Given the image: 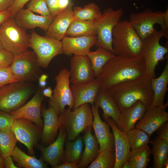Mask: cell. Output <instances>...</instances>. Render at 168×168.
<instances>
[{
	"label": "cell",
	"instance_id": "cell-1",
	"mask_svg": "<svg viewBox=\"0 0 168 168\" xmlns=\"http://www.w3.org/2000/svg\"><path fill=\"white\" fill-rule=\"evenodd\" d=\"M146 71L145 62L141 55H116L105 64L96 78L100 88L108 89L119 83L141 77Z\"/></svg>",
	"mask_w": 168,
	"mask_h": 168
},
{
	"label": "cell",
	"instance_id": "cell-2",
	"mask_svg": "<svg viewBox=\"0 0 168 168\" xmlns=\"http://www.w3.org/2000/svg\"><path fill=\"white\" fill-rule=\"evenodd\" d=\"M151 78L145 73L141 77L119 83L108 89L116 101L120 111L138 101H141L147 109L150 107L153 99Z\"/></svg>",
	"mask_w": 168,
	"mask_h": 168
},
{
	"label": "cell",
	"instance_id": "cell-3",
	"mask_svg": "<svg viewBox=\"0 0 168 168\" xmlns=\"http://www.w3.org/2000/svg\"><path fill=\"white\" fill-rule=\"evenodd\" d=\"M112 44L117 56L141 55L142 40L128 21H120L113 29Z\"/></svg>",
	"mask_w": 168,
	"mask_h": 168
},
{
	"label": "cell",
	"instance_id": "cell-4",
	"mask_svg": "<svg viewBox=\"0 0 168 168\" xmlns=\"http://www.w3.org/2000/svg\"><path fill=\"white\" fill-rule=\"evenodd\" d=\"M65 109L59 116L60 122L65 128L67 138L74 139L80 134L91 127L93 116L89 103L83 104L73 110Z\"/></svg>",
	"mask_w": 168,
	"mask_h": 168
},
{
	"label": "cell",
	"instance_id": "cell-5",
	"mask_svg": "<svg viewBox=\"0 0 168 168\" xmlns=\"http://www.w3.org/2000/svg\"><path fill=\"white\" fill-rule=\"evenodd\" d=\"M29 40V35L17 25L14 18L10 17L0 26V42L3 49L13 55L28 50Z\"/></svg>",
	"mask_w": 168,
	"mask_h": 168
},
{
	"label": "cell",
	"instance_id": "cell-6",
	"mask_svg": "<svg viewBox=\"0 0 168 168\" xmlns=\"http://www.w3.org/2000/svg\"><path fill=\"white\" fill-rule=\"evenodd\" d=\"M166 37L165 33L161 30H156L142 40L141 55L146 64V74L150 78L156 77L155 70L159 62L164 60L165 55L168 52L166 47L161 45L160 41Z\"/></svg>",
	"mask_w": 168,
	"mask_h": 168
},
{
	"label": "cell",
	"instance_id": "cell-7",
	"mask_svg": "<svg viewBox=\"0 0 168 168\" xmlns=\"http://www.w3.org/2000/svg\"><path fill=\"white\" fill-rule=\"evenodd\" d=\"M124 10L112 7L105 9L100 16L94 21L96 30V45L114 53L113 48L112 32L114 28L122 17Z\"/></svg>",
	"mask_w": 168,
	"mask_h": 168
},
{
	"label": "cell",
	"instance_id": "cell-8",
	"mask_svg": "<svg viewBox=\"0 0 168 168\" xmlns=\"http://www.w3.org/2000/svg\"><path fill=\"white\" fill-rule=\"evenodd\" d=\"M29 46L35 53L38 65L46 68L52 60L62 54L61 41L46 36H41L34 31L29 35Z\"/></svg>",
	"mask_w": 168,
	"mask_h": 168
},
{
	"label": "cell",
	"instance_id": "cell-9",
	"mask_svg": "<svg viewBox=\"0 0 168 168\" xmlns=\"http://www.w3.org/2000/svg\"><path fill=\"white\" fill-rule=\"evenodd\" d=\"M70 78L69 71L65 68L62 69L55 78L56 85L49 104L58 116L64 111L66 106L71 110L74 107V99L70 86Z\"/></svg>",
	"mask_w": 168,
	"mask_h": 168
},
{
	"label": "cell",
	"instance_id": "cell-10",
	"mask_svg": "<svg viewBox=\"0 0 168 168\" xmlns=\"http://www.w3.org/2000/svg\"><path fill=\"white\" fill-rule=\"evenodd\" d=\"M128 21L142 40L156 30L154 28L156 24L160 25L161 30L164 32L168 38L164 20V12L162 11H153L150 8H147L141 12L131 14Z\"/></svg>",
	"mask_w": 168,
	"mask_h": 168
},
{
	"label": "cell",
	"instance_id": "cell-11",
	"mask_svg": "<svg viewBox=\"0 0 168 168\" xmlns=\"http://www.w3.org/2000/svg\"><path fill=\"white\" fill-rule=\"evenodd\" d=\"M9 67L18 82L33 81L39 77L40 66L34 51L27 50L21 54L14 55Z\"/></svg>",
	"mask_w": 168,
	"mask_h": 168
},
{
	"label": "cell",
	"instance_id": "cell-12",
	"mask_svg": "<svg viewBox=\"0 0 168 168\" xmlns=\"http://www.w3.org/2000/svg\"><path fill=\"white\" fill-rule=\"evenodd\" d=\"M11 129L17 140L27 148L28 152L34 156V147L41 138L42 129L33 122L24 118L15 119Z\"/></svg>",
	"mask_w": 168,
	"mask_h": 168
},
{
	"label": "cell",
	"instance_id": "cell-13",
	"mask_svg": "<svg viewBox=\"0 0 168 168\" xmlns=\"http://www.w3.org/2000/svg\"><path fill=\"white\" fill-rule=\"evenodd\" d=\"M70 82L72 85L89 83L95 79L90 60L86 55L75 56L70 60Z\"/></svg>",
	"mask_w": 168,
	"mask_h": 168
},
{
	"label": "cell",
	"instance_id": "cell-14",
	"mask_svg": "<svg viewBox=\"0 0 168 168\" xmlns=\"http://www.w3.org/2000/svg\"><path fill=\"white\" fill-rule=\"evenodd\" d=\"M43 100L42 92L38 90L26 104L9 113L15 119L24 118L29 120L43 129V123L41 118V112Z\"/></svg>",
	"mask_w": 168,
	"mask_h": 168
},
{
	"label": "cell",
	"instance_id": "cell-15",
	"mask_svg": "<svg viewBox=\"0 0 168 168\" xmlns=\"http://www.w3.org/2000/svg\"><path fill=\"white\" fill-rule=\"evenodd\" d=\"M91 108L93 116L91 126L99 145V152L106 149H115L114 136L110 131V125L107 121L101 120L96 105H92Z\"/></svg>",
	"mask_w": 168,
	"mask_h": 168
},
{
	"label": "cell",
	"instance_id": "cell-16",
	"mask_svg": "<svg viewBox=\"0 0 168 168\" xmlns=\"http://www.w3.org/2000/svg\"><path fill=\"white\" fill-rule=\"evenodd\" d=\"M166 108L150 107L147 109L135 127L144 131L150 136L168 120Z\"/></svg>",
	"mask_w": 168,
	"mask_h": 168
},
{
	"label": "cell",
	"instance_id": "cell-17",
	"mask_svg": "<svg viewBox=\"0 0 168 168\" xmlns=\"http://www.w3.org/2000/svg\"><path fill=\"white\" fill-rule=\"evenodd\" d=\"M56 140L47 147L40 146L39 150L41 152L43 160L51 165L52 168L62 161L64 145L67 139L65 128L62 125L59 129Z\"/></svg>",
	"mask_w": 168,
	"mask_h": 168
},
{
	"label": "cell",
	"instance_id": "cell-18",
	"mask_svg": "<svg viewBox=\"0 0 168 168\" xmlns=\"http://www.w3.org/2000/svg\"><path fill=\"white\" fill-rule=\"evenodd\" d=\"M54 18L51 15H36L28 8H22L16 13L14 19L17 25L25 30L39 27L46 31Z\"/></svg>",
	"mask_w": 168,
	"mask_h": 168
},
{
	"label": "cell",
	"instance_id": "cell-19",
	"mask_svg": "<svg viewBox=\"0 0 168 168\" xmlns=\"http://www.w3.org/2000/svg\"><path fill=\"white\" fill-rule=\"evenodd\" d=\"M63 53L67 55H87L90 49L95 45L96 35L80 37L65 36L62 40Z\"/></svg>",
	"mask_w": 168,
	"mask_h": 168
},
{
	"label": "cell",
	"instance_id": "cell-20",
	"mask_svg": "<svg viewBox=\"0 0 168 168\" xmlns=\"http://www.w3.org/2000/svg\"><path fill=\"white\" fill-rule=\"evenodd\" d=\"M106 121L111 127L114 136L116 162L114 168H122L131 151L129 141L126 133L119 129L112 119L109 118Z\"/></svg>",
	"mask_w": 168,
	"mask_h": 168
},
{
	"label": "cell",
	"instance_id": "cell-21",
	"mask_svg": "<svg viewBox=\"0 0 168 168\" xmlns=\"http://www.w3.org/2000/svg\"><path fill=\"white\" fill-rule=\"evenodd\" d=\"M73 4L70 3L66 9L54 17L46 31V36L60 41L66 36L68 29L74 19Z\"/></svg>",
	"mask_w": 168,
	"mask_h": 168
},
{
	"label": "cell",
	"instance_id": "cell-22",
	"mask_svg": "<svg viewBox=\"0 0 168 168\" xmlns=\"http://www.w3.org/2000/svg\"><path fill=\"white\" fill-rule=\"evenodd\" d=\"M42 114L44 118L41 141L44 146H47L54 141L62 124L59 116L52 107L43 108Z\"/></svg>",
	"mask_w": 168,
	"mask_h": 168
},
{
	"label": "cell",
	"instance_id": "cell-23",
	"mask_svg": "<svg viewBox=\"0 0 168 168\" xmlns=\"http://www.w3.org/2000/svg\"><path fill=\"white\" fill-rule=\"evenodd\" d=\"M74 99L73 110L85 103L94 105L100 89L99 82L96 78L89 83L72 85L71 86Z\"/></svg>",
	"mask_w": 168,
	"mask_h": 168
},
{
	"label": "cell",
	"instance_id": "cell-24",
	"mask_svg": "<svg viewBox=\"0 0 168 168\" xmlns=\"http://www.w3.org/2000/svg\"><path fill=\"white\" fill-rule=\"evenodd\" d=\"M147 109L141 101H138L130 107L121 111L117 122L118 127L126 133L135 127L137 121L143 116Z\"/></svg>",
	"mask_w": 168,
	"mask_h": 168
},
{
	"label": "cell",
	"instance_id": "cell-25",
	"mask_svg": "<svg viewBox=\"0 0 168 168\" xmlns=\"http://www.w3.org/2000/svg\"><path fill=\"white\" fill-rule=\"evenodd\" d=\"M94 104L102 109V116L105 121L108 118H111L117 123L120 110L115 99L108 89H100Z\"/></svg>",
	"mask_w": 168,
	"mask_h": 168
},
{
	"label": "cell",
	"instance_id": "cell-26",
	"mask_svg": "<svg viewBox=\"0 0 168 168\" xmlns=\"http://www.w3.org/2000/svg\"><path fill=\"white\" fill-rule=\"evenodd\" d=\"M151 84L153 92V99L150 107L157 106L166 108L168 106V103L164 104V101L168 90V60L160 76L157 78L153 77L151 78Z\"/></svg>",
	"mask_w": 168,
	"mask_h": 168
},
{
	"label": "cell",
	"instance_id": "cell-27",
	"mask_svg": "<svg viewBox=\"0 0 168 168\" xmlns=\"http://www.w3.org/2000/svg\"><path fill=\"white\" fill-rule=\"evenodd\" d=\"M92 128L86 129L83 137L85 146L79 164L81 168L86 167L96 159L99 152V145L95 135L92 133Z\"/></svg>",
	"mask_w": 168,
	"mask_h": 168
},
{
	"label": "cell",
	"instance_id": "cell-28",
	"mask_svg": "<svg viewBox=\"0 0 168 168\" xmlns=\"http://www.w3.org/2000/svg\"><path fill=\"white\" fill-rule=\"evenodd\" d=\"M152 146L151 154L153 158V168H167L168 163V142L156 137L150 141Z\"/></svg>",
	"mask_w": 168,
	"mask_h": 168
},
{
	"label": "cell",
	"instance_id": "cell-29",
	"mask_svg": "<svg viewBox=\"0 0 168 168\" xmlns=\"http://www.w3.org/2000/svg\"><path fill=\"white\" fill-rule=\"evenodd\" d=\"M83 137L79 135L74 140H66L62 162H70L79 166L83 153Z\"/></svg>",
	"mask_w": 168,
	"mask_h": 168
},
{
	"label": "cell",
	"instance_id": "cell-30",
	"mask_svg": "<svg viewBox=\"0 0 168 168\" xmlns=\"http://www.w3.org/2000/svg\"><path fill=\"white\" fill-rule=\"evenodd\" d=\"M96 34L94 21L74 19L68 28L66 36L80 37L96 35Z\"/></svg>",
	"mask_w": 168,
	"mask_h": 168
},
{
	"label": "cell",
	"instance_id": "cell-31",
	"mask_svg": "<svg viewBox=\"0 0 168 168\" xmlns=\"http://www.w3.org/2000/svg\"><path fill=\"white\" fill-rule=\"evenodd\" d=\"M87 55L90 60L94 76L96 78L105 64L116 56L113 52L100 47H98L95 51H90Z\"/></svg>",
	"mask_w": 168,
	"mask_h": 168
},
{
	"label": "cell",
	"instance_id": "cell-32",
	"mask_svg": "<svg viewBox=\"0 0 168 168\" xmlns=\"http://www.w3.org/2000/svg\"><path fill=\"white\" fill-rule=\"evenodd\" d=\"M11 156L13 161L25 168H46L47 165L42 159H37L34 156L26 154L16 146Z\"/></svg>",
	"mask_w": 168,
	"mask_h": 168
},
{
	"label": "cell",
	"instance_id": "cell-33",
	"mask_svg": "<svg viewBox=\"0 0 168 168\" xmlns=\"http://www.w3.org/2000/svg\"><path fill=\"white\" fill-rule=\"evenodd\" d=\"M151 150L148 145L131 151L128 160L131 168H146L150 161Z\"/></svg>",
	"mask_w": 168,
	"mask_h": 168
},
{
	"label": "cell",
	"instance_id": "cell-34",
	"mask_svg": "<svg viewBox=\"0 0 168 168\" xmlns=\"http://www.w3.org/2000/svg\"><path fill=\"white\" fill-rule=\"evenodd\" d=\"M74 19L93 21L101 14L99 6L94 2L89 3L83 7L76 6L73 8Z\"/></svg>",
	"mask_w": 168,
	"mask_h": 168
},
{
	"label": "cell",
	"instance_id": "cell-35",
	"mask_svg": "<svg viewBox=\"0 0 168 168\" xmlns=\"http://www.w3.org/2000/svg\"><path fill=\"white\" fill-rule=\"evenodd\" d=\"M116 162L115 149L100 152L88 168H114Z\"/></svg>",
	"mask_w": 168,
	"mask_h": 168
},
{
	"label": "cell",
	"instance_id": "cell-36",
	"mask_svg": "<svg viewBox=\"0 0 168 168\" xmlns=\"http://www.w3.org/2000/svg\"><path fill=\"white\" fill-rule=\"evenodd\" d=\"M17 141L11 129L0 131V154L3 158L11 156Z\"/></svg>",
	"mask_w": 168,
	"mask_h": 168
},
{
	"label": "cell",
	"instance_id": "cell-37",
	"mask_svg": "<svg viewBox=\"0 0 168 168\" xmlns=\"http://www.w3.org/2000/svg\"><path fill=\"white\" fill-rule=\"evenodd\" d=\"M125 133L132 150L139 148L150 142V136L144 131L135 127Z\"/></svg>",
	"mask_w": 168,
	"mask_h": 168
},
{
	"label": "cell",
	"instance_id": "cell-38",
	"mask_svg": "<svg viewBox=\"0 0 168 168\" xmlns=\"http://www.w3.org/2000/svg\"><path fill=\"white\" fill-rule=\"evenodd\" d=\"M27 8L34 12L42 16L51 14L45 0H31L27 5Z\"/></svg>",
	"mask_w": 168,
	"mask_h": 168
},
{
	"label": "cell",
	"instance_id": "cell-39",
	"mask_svg": "<svg viewBox=\"0 0 168 168\" xmlns=\"http://www.w3.org/2000/svg\"><path fill=\"white\" fill-rule=\"evenodd\" d=\"M18 82L12 73L9 67L0 68V87Z\"/></svg>",
	"mask_w": 168,
	"mask_h": 168
},
{
	"label": "cell",
	"instance_id": "cell-40",
	"mask_svg": "<svg viewBox=\"0 0 168 168\" xmlns=\"http://www.w3.org/2000/svg\"><path fill=\"white\" fill-rule=\"evenodd\" d=\"M14 120L10 114L0 110V131L11 129Z\"/></svg>",
	"mask_w": 168,
	"mask_h": 168
},
{
	"label": "cell",
	"instance_id": "cell-41",
	"mask_svg": "<svg viewBox=\"0 0 168 168\" xmlns=\"http://www.w3.org/2000/svg\"><path fill=\"white\" fill-rule=\"evenodd\" d=\"M13 55L4 49H0V68L9 67L12 63Z\"/></svg>",
	"mask_w": 168,
	"mask_h": 168
},
{
	"label": "cell",
	"instance_id": "cell-42",
	"mask_svg": "<svg viewBox=\"0 0 168 168\" xmlns=\"http://www.w3.org/2000/svg\"><path fill=\"white\" fill-rule=\"evenodd\" d=\"M31 0H15L12 5L8 10L11 13L10 17L14 18L16 13Z\"/></svg>",
	"mask_w": 168,
	"mask_h": 168
},
{
	"label": "cell",
	"instance_id": "cell-43",
	"mask_svg": "<svg viewBox=\"0 0 168 168\" xmlns=\"http://www.w3.org/2000/svg\"><path fill=\"white\" fill-rule=\"evenodd\" d=\"M51 15L55 17L60 12L57 7L58 0H45Z\"/></svg>",
	"mask_w": 168,
	"mask_h": 168
},
{
	"label": "cell",
	"instance_id": "cell-44",
	"mask_svg": "<svg viewBox=\"0 0 168 168\" xmlns=\"http://www.w3.org/2000/svg\"><path fill=\"white\" fill-rule=\"evenodd\" d=\"M158 137L168 142V122H165L157 130Z\"/></svg>",
	"mask_w": 168,
	"mask_h": 168
},
{
	"label": "cell",
	"instance_id": "cell-45",
	"mask_svg": "<svg viewBox=\"0 0 168 168\" xmlns=\"http://www.w3.org/2000/svg\"><path fill=\"white\" fill-rule=\"evenodd\" d=\"M15 0H0V11L9 9L13 4Z\"/></svg>",
	"mask_w": 168,
	"mask_h": 168
},
{
	"label": "cell",
	"instance_id": "cell-46",
	"mask_svg": "<svg viewBox=\"0 0 168 168\" xmlns=\"http://www.w3.org/2000/svg\"><path fill=\"white\" fill-rule=\"evenodd\" d=\"M5 168H18L14 163L13 160L11 156H8L4 158Z\"/></svg>",
	"mask_w": 168,
	"mask_h": 168
},
{
	"label": "cell",
	"instance_id": "cell-47",
	"mask_svg": "<svg viewBox=\"0 0 168 168\" xmlns=\"http://www.w3.org/2000/svg\"><path fill=\"white\" fill-rule=\"evenodd\" d=\"M70 0H58L57 7L60 12L66 9L70 4Z\"/></svg>",
	"mask_w": 168,
	"mask_h": 168
},
{
	"label": "cell",
	"instance_id": "cell-48",
	"mask_svg": "<svg viewBox=\"0 0 168 168\" xmlns=\"http://www.w3.org/2000/svg\"><path fill=\"white\" fill-rule=\"evenodd\" d=\"M80 168L79 165L75 163L65 162L62 164H59L53 168Z\"/></svg>",
	"mask_w": 168,
	"mask_h": 168
},
{
	"label": "cell",
	"instance_id": "cell-49",
	"mask_svg": "<svg viewBox=\"0 0 168 168\" xmlns=\"http://www.w3.org/2000/svg\"><path fill=\"white\" fill-rule=\"evenodd\" d=\"M10 16V12L8 9L0 11V26Z\"/></svg>",
	"mask_w": 168,
	"mask_h": 168
},
{
	"label": "cell",
	"instance_id": "cell-50",
	"mask_svg": "<svg viewBox=\"0 0 168 168\" xmlns=\"http://www.w3.org/2000/svg\"><path fill=\"white\" fill-rule=\"evenodd\" d=\"M48 78V76L45 74L41 75L38 78L39 84L41 87L44 88L46 85V80Z\"/></svg>",
	"mask_w": 168,
	"mask_h": 168
},
{
	"label": "cell",
	"instance_id": "cell-51",
	"mask_svg": "<svg viewBox=\"0 0 168 168\" xmlns=\"http://www.w3.org/2000/svg\"><path fill=\"white\" fill-rule=\"evenodd\" d=\"M53 91L51 87L49 86L44 89L42 92L43 96L51 98L52 96Z\"/></svg>",
	"mask_w": 168,
	"mask_h": 168
},
{
	"label": "cell",
	"instance_id": "cell-52",
	"mask_svg": "<svg viewBox=\"0 0 168 168\" xmlns=\"http://www.w3.org/2000/svg\"><path fill=\"white\" fill-rule=\"evenodd\" d=\"M164 20L166 32L168 34V9L164 12Z\"/></svg>",
	"mask_w": 168,
	"mask_h": 168
},
{
	"label": "cell",
	"instance_id": "cell-53",
	"mask_svg": "<svg viewBox=\"0 0 168 168\" xmlns=\"http://www.w3.org/2000/svg\"><path fill=\"white\" fill-rule=\"evenodd\" d=\"M5 168L4 162V158L0 154V168Z\"/></svg>",
	"mask_w": 168,
	"mask_h": 168
},
{
	"label": "cell",
	"instance_id": "cell-54",
	"mask_svg": "<svg viewBox=\"0 0 168 168\" xmlns=\"http://www.w3.org/2000/svg\"><path fill=\"white\" fill-rule=\"evenodd\" d=\"M122 168H131L130 164L128 160L124 164Z\"/></svg>",
	"mask_w": 168,
	"mask_h": 168
},
{
	"label": "cell",
	"instance_id": "cell-55",
	"mask_svg": "<svg viewBox=\"0 0 168 168\" xmlns=\"http://www.w3.org/2000/svg\"><path fill=\"white\" fill-rule=\"evenodd\" d=\"M3 49V48L2 46L1 43L0 42V49Z\"/></svg>",
	"mask_w": 168,
	"mask_h": 168
}]
</instances>
